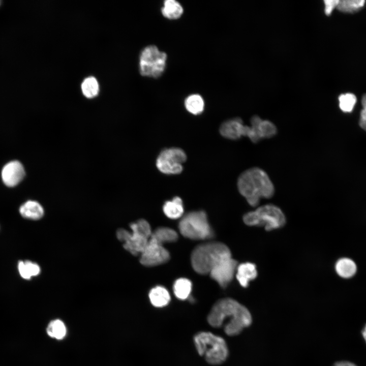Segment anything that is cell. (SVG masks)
<instances>
[{
  "label": "cell",
  "instance_id": "obj_1",
  "mask_svg": "<svg viewBox=\"0 0 366 366\" xmlns=\"http://www.w3.org/2000/svg\"><path fill=\"white\" fill-rule=\"evenodd\" d=\"M207 321L214 328H223L226 335L235 337L252 325L253 317L245 306L233 298H224L212 306Z\"/></svg>",
  "mask_w": 366,
  "mask_h": 366
},
{
  "label": "cell",
  "instance_id": "obj_2",
  "mask_svg": "<svg viewBox=\"0 0 366 366\" xmlns=\"http://www.w3.org/2000/svg\"><path fill=\"white\" fill-rule=\"evenodd\" d=\"M240 194L252 206H257L262 198L273 196L274 188L268 175L259 167H252L244 171L237 180Z\"/></svg>",
  "mask_w": 366,
  "mask_h": 366
},
{
  "label": "cell",
  "instance_id": "obj_3",
  "mask_svg": "<svg viewBox=\"0 0 366 366\" xmlns=\"http://www.w3.org/2000/svg\"><path fill=\"white\" fill-rule=\"evenodd\" d=\"M193 343L198 354L210 365L221 364L229 356V348L225 340L211 332L201 331L196 333Z\"/></svg>",
  "mask_w": 366,
  "mask_h": 366
},
{
  "label": "cell",
  "instance_id": "obj_4",
  "mask_svg": "<svg viewBox=\"0 0 366 366\" xmlns=\"http://www.w3.org/2000/svg\"><path fill=\"white\" fill-rule=\"evenodd\" d=\"M232 256L229 248L220 242H208L196 247L191 255V263L197 273L206 274L222 260Z\"/></svg>",
  "mask_w": 366,
  "mask_h": 366
},
{
  "label": "cell",
  "instance_id": "obj_5",
  "mask_svg": "<svg viewBox=\"0 0 366 366\" xmlns=\"http://www.w3.org/2000/svg\"><path fill=\"white\" fill-rule=\"evenodd\" d=\"M131 232L119 229L116 233L118 239L124 242V247L133 255L141 254L152 234L149 223L144 219L130 224Z\"/></svg>",
  "mask_w": 366,
  "mask_h": 366
},
{
  "label": "cell",
  "instance_id": "obj_6",
  "mask_svg": "<svg viewBox=\"0 0 366 366\" xmlns=\"http://www.w3.org/2000/svg\"><path fill=\"white\" fill-rule=\"evenodd\" d=\"M243 221L248 226H264L266 230L270 231L283 226L286 218L279 207L273 204H266L246 214Z\"/></svg>",
  "mask_w": 366,
  "mask_h": 366
},
{
  "label": "cell",
  "instance_id": "obj_7",
  "mask_svg": "<svg viewBox=\"0 0 366 366\" xmlns=\"http://www.w3.org/2000/svg\"><path fill=\"white\" fill-rule=\"evenodd\" d=\"M167 55L155 45L142 49L139 58V71L141 76L157 78L164 73L167 66Z\"/></svg>",
  "mask_w": 366,
  "mask_h": 366
},
{
  "label": "cell",
  "instance_id": "obj_8",
  "mask_svg": "<svg viewBox=\"0 0 366 366\" xmlns=\"http://www.w3.org/2000/svg\"><path fill=\"white\" fill-rule=\"evenodd\" d=\"M180 233L192 239H205L212 237L213 232L203 211H193L182 217L179 223Z\"/></svg>",
  "mask_w": 366,
  "mask_h": 366
},
{
  "label": "cell",
  "instance_id": "obj_9",
  "mask_svg": "<svg viewBox=\"0 0 366 366\" xmlns=\"http://www.w3.org/2000/svg\"><path fill=\"white\" fill-rule=\"evenodd\" d=\"M187 159L185 151L177 147L163 150L156 161L158 169L167 174H176L180 173L183 169L182 164Z\"/></svg>",
  "mask_w": 366,
  "mask_h": 366
},
{
  "label": "cell",
  "instance_id": "obj_10",
  "mask_svg": "<svg viewBox=\"0 0 366 366\" xmlns=\"http://www.w3.org/2000/svg\"><path fill=\"white\" fill-rule=\"evenodd\" d=\"M169 258V253L163 245L150 237L140 254V262L146 266H154L166 262Z\"/></svg>",
  "mask_w": 366,
  "mask_h": 366
},
{
  "label": "cell",
  "instance_id": "obj_11",
  "mask_svg": "<svg viewBox=\"0 0 366 366\" xmlns=\"http://www.w3.org/2000/svg\"><path fill=\"white\" fill-rule=\"evenodd\" d=\"M237 261L232 256L220 262L210 272L211 278L223 288L232 281L237 267Z\"/></svg>",
  "mask_w": 366,
  "mask_h": 366
},
{
  "label": "cell",
  "instance_id": "obj_12",
  "mask_svg": "<svg viewBox=\"0 0 366 366\" xmlns=\"http://www.w3.org/2000/svg\"><path fill=\"white\" fill-rule=\"evenodd\" d=\"M250 126L244 125L240 118H234L224 121L220 128L221 134L225 138L236 140L242 136L249 137Z\"/></svg>",
  "mask_w": 366,
  "mask_h": 366
},
{
  "label": "cell",
  "instance_id": "obj_13",
  "mask_svg": "<svg viewBox=\"0 0 366 366\" xmlns=\"http://www.w3.org/2000/svg\"><path fill=\"white\" fill-rule=\"evenodd\" d=\"M24 175L23 166L17 161H13L7 163L2 171L3 181L8 187L16 186L22 180Z\"/></svg>",
  "mask_w": 366,
  "mask_h": 366
},
{
  "label": "cell",
  "instance_id": "obj_14",
  "mask_svg": "<svg viewBox=\"0 0 366 366\" xmlns=\"http://www.w3.org/2000/svg\"><path fill=\"white\" fill-rule=\"evenodd\" d=\"M236 272V279L243 287H247L249 282L255 279L257 276L255 264L250 262L242 263L238 265Z\"/></svg>",
  "mask_w": 366,
  "mask_h": 366
},
{
  "label": "cell",
  "instance_id": "obj_15",
  "mask_svg": "<svg viewBox=\"0 0 366 366\" xmlns=\"http://www.w3.org/2000/svg\"><path fill=\"white\" fill-rule=\"evenodd\" d=\"M19 212L24 218L37 220L43 216L44 209L39 202L28 200L21 205Z\"/></svg>",
  "mask_w": 366,
  "mask_h": 366
},
{
  "label": "cell",
  "instance_id": "obj_16",
  "mask_svg": "<svg viewBox=\"0 0 366 366\" xmlns=\"http://www.w3.org/2000/svg\"><path fill=\"white\" fill-rule=\"evenodd\" d=\"M162 15L169 20L179 19L184 13L182 5L175 0H166L161 9Z\"/></svg>",
  "mask_w": 366,
  "mask_h": 366
},
{
  "label": "cell",
  "instance_id": "obj_17",
  "mask_svg": "<svg viewBox=\"0 0 366 366\" xmlns=\"http://www.w3.org/2000/svg\"><path fill=\"white\" fill-rule=\"evenodd\" d=\"M149 298L151 304L156 308L164 307L170 301L169 292L162 286H156L151 289L149 293Z\"/></svg>",
  "mask_w": 366,
  "mask_h": 366
},
{
  "label": "cell",
  "instance_id": "obj_18",
  "mask_svg": "<svg viewBox=\"0 0 366 366\" xmlns=\"http://www.w3.org/2000/svg\"><path fill=\"white\" fill-rule=\"evenodd\" d=\"M163 209L164 214L169 218L178 219L181 217L184 212L182 201L180 197H175L171 201H166Z\"/></svg>",
  "mask_w": 366,
  "mask_h": 366
},
{
  "label": "cell",
  "instance_id": "obj_19",
  "mask_svg": "<svg viewBox=\"0 0 366 366\" xmlns=\"http://www.w3.org/2000/svg\"><path fill=\"white\" fill-rule=\"evenodd\" d=\"M184 105L186 110L194 115L202 113L205 106L203 98L198 94L188 96L185 100Z\"/></svg>",
  "mask_w": 366,
  "mask_h": 366
},
{
  "label": "cell",
  "instance_id": "obj_20",
  "mask_svg": "<svg viewBox=\"0 0 366 366\" xmlns=\"http://www.w3.org/2000/svg\"><path fill=\"white\" fill-rule=\"evenodd\" d=\"M335 269L339 276L344 278H349L355 273L357 267L352 260L343 258L338 260Z\"/></svg>",
  "mask_w": 366,
  "mask_h": 366
},
{
  "label": "cell",
  "instance_id": "obj_21",
  "mask_svg": "<svg viewBox=\"0 0 366 366\" xmlns=\"http://www.w3.org/2000/svg\"><path fill=\"white\" fill-rule=\"evenodd\" d=\"M18 270L20 276L25 280H30L32 277L38 276L41 271L38 264L29 260L19 261Z\"/></svg>",
  "mask_w": 366,
  "mask_h": 366
},
{
  "label": "cell",
  "instance_id": "obj_22",
  "mask_svg": "<svg viewBox=\"0 0 366 366\" xmlns=\"http://www.w3.org/2000/svg\"><path fill=\"white\" fill-rule=\"evenodd\" d=\"M151 237L163 245L165 242L175 241L178 234L173 229L167 227H160L152 232Z\"/></svg>",
  "mask_w": 366,
  "mask_h": 366
},
{
  "label": "cell",
  "instance_id": "obj_23",
  "mask_svg": "<svg viewBox=\"0 0 366 366\" xmlns=\"http://www.w3.org/2000/svg\"><path fill=\"white\" fill-rule=\"evenodd\" d=\"M192 290V283L186 278L177 279L173 285V291L175 296L180 300L188 298Z\"/></svg>",
  "mask_w": 366,
  "mask_h": 366
},
{
  "label": "cell",
  "instance_id": "obj_24",
  "mask_svg": "<svg viewBox=\"0 0 366 366\" xmlns=\"http://www.w3.org/2000/svg\"><path fill=\"white\" fill-rule=\"evenodd\" d=\"M81 88L83 95L86 98L92 99L98 96L99 92V84L95 77L89 76L83 80Z\"/></svg>",
  "mask_w": 366,
  "mask_h": 366
},
{
  "label": "cell",
  "instance_id": "obj_25",
  "mask_svg": "<svg viewBox=\"0 0 366 366\" xmlns=\"http://www.w3.org/2000/svg\"><path fill=\"white\" fill-rule=\"evenodd\" d=\"M47 334L57 340H62L67 333L65 323L59 319L53 320L49 322L46 328Z\"/></svg>",
  "mask_w": 366,
  "mask_h": 366
},
{
  "label": "cell",
  "instance_id": "obj_26",
  "mask_svg": "<svg viewBox=\"0 0 366 366\" xmlns=\"http://www.w3.org/2000/svg\"><path fill=\"white\" fill-rule=\"evenodd\" d=\"M365 2L364 0H339L337 8L342 12L352 13L363 7Z\"/></svg>",
  "mask_w": 366,
  "mask_h": 366
},
{
  "label": "cell",
  "instance_id": "obj_27",
  "mask_svg": "<svg viewBox=\"0 0 366 366\" xmlns=\"http://www.w3.org/2000/svg\"><path fill=\"white\" fill-rule=\"evenodd\" d=\"M339 101L341 110L344 112H350L356 102V97L352 93H346L341 94L339 97Z\"/></svg>",
  "mask_w": 366,
  "mask_h": 366
},
{
  "label": "cell",
  "instance_id": "obj_28",
  "mask_svg": "<svg viewBox=\"0 0 366 366\" xmlns=\"http://www.w3.org/2000/svg\"><path fill=\"white\" fill-rule=\"evenodd\" d=\"M362 109L360 112L359 124L361 128L366 131V94L362 98Z\"/></svg>",
  "mask_w": 366,
  "mask_h": 366
},
{
  "label": "cell",
  "instance_id": "obj_29",
  "mask_svg": "<svg viewBox=\"0 0 366 366\" xmlns=\"http://www.w3.org/2000/svg\"><path fill=\"white\" fill-rule=\"evenodd\" d=\"M339 0H324V12L326 15H329L333 9L337 7Z\"/></svg>",
  "mask_w": 366,
  "mask_h": 366
},
{
  "label": "cell",
  "instance_id": "obj_30",
  "mask_svg": "<svg viewBox=\"0 0 366 366\" xmlns=\"http://www.w3.org/2000/svg\"><path fill=\"white\" fill-rule=\"evenodd\" d=\"M332 366H357L355 363L348 361L343 360L336 362Z\"/></svg>",
  "mask_w": 366,
  "mask_h": 366
},
{
  "label": "cell",
  "instance_id": "obj_31",
  "mask_svg": "<svg viewBox=\"0 0 366 366\" xmlns=\"http://www.w3.org/2000/svg\"><path fill=\"white\" fill-rule=\"evenodd\" d=\"M361 334L366 344V324L361 330Z\"/></svg>",
  "mask_w": 366,
  "mask_h": 366
},
{
  "label": "cell",
  "instance_id": "obj_32",
  "mask_svg": "<svg viewBox=\"0 0 366 366\" xmlns=\"http://www.w3.org/2000/svg\"><path fill=\"white\" fill-rule=\"evenodd\" d=\"M0 5H1V1H0Z\"/></svg>",
  "mask_w": 366,
  "mask_h": 366
}]
</instances>
